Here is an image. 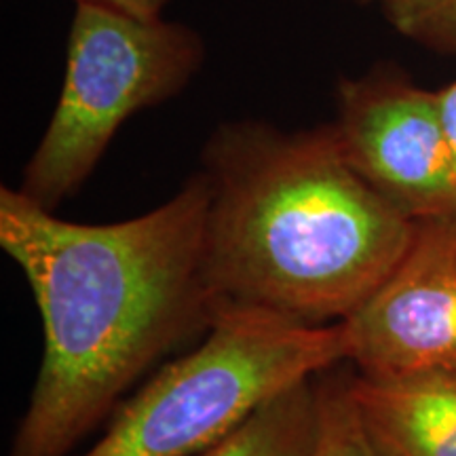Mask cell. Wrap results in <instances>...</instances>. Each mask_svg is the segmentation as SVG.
I'll return each instance as SVG.
<instances>
[{
	"label": "cell",
	"instance_id": "8",
	"mask_svg": "<svg viewBox=\"0 0 456 456\" xmlns=\"http://www.w3.org/2000/svg\"><path fill=\"white\" fill-rule=\"evenodd\" d=\"M317 425V376H313L279 393L197 456H315Z\"/></svg>",
	"mask_w": 456,
	"mask_h": 456
},
{
	"label": "cell",
	"instance_id": "10",
	"mask_svg": "<svg viewBox=\"0 0 456 456\" xmlns=\"http://www.w3.org/2000/svg\"><path fill=\"white\" fill-rule=\"evenodd\" d=\"M379 9L393 30L412 43L456 55V0H353Z\"/></svg>",
	"mask_w": 456,
	"mask_h": 456
},
{
	"label": "cell",
	"instance_id": "1",
	"mask_svg": "<svg viewBox=\"0 0 456 456\" xmlns=\"http://www.w3.org/2000/svg\"><path fill=\"white\" fill-rule=\"evenodd\" d=\"M205 175L110 224L57 218L0 188V245L43 326V357L7 456H68L216 322L205 271Z\"/></svg>",
	"mask_w": 456,
	"mask_h": 456
},
{
	"label": "cell",
	"instance_id": "2",
	"mask_svg": "<svg viewBox=\"0 0 456 456\" xmlns=\"http://www.w3.org/2000/svg\"><path fill=\"white\" fill-rule=\"evenodd\" d=\"M205 271L216 306L302 328L345 322L389 275L414 220L342 157L332 125H222L203 151Z\"/></svg>",
	"mask_w": 456,
	"mask_h": 456
},
{
	"label": "cell",
	"instance_id": "5",
	"mask_svg": "<svg viewBox=\"0 0 456 456\" xmlns=\"http://www.w3.org/2000/svg\"><path fill=\"white\" fill-rule=\"evenodd\" d=\"M332 131L353 171L410 220L456 212V167L437 91L393 72L346 78Z\"/></svg>",
	"mask_w": 456,
	"mask_h": 456
},
{
	"label": "cell",
	"instance_id": "12",
	"mask_svg": "<svg viewBox=\"0 0 456 456\" xmlns=\"http://www.w3.org/2000/svg\"><path fill=\"white\" fill-rule=\"evenodd\" d=\"M77 3H81V0H77ZM83 3H100L140 17H161L169 0H83Z\"/></svg>",
	"mask_w": 456,
	"mask_h": 456
},
{
	"label": "cell",
	"instance_id": "4",
	"mask_svg": "<svg viewBox=\"0 0 456 456\" xmlns=\"http://www.w3.org/2000/svg\"><path fill=\"white\" fill-rule=\"evenodd\" d=\"M203 55L191 28L77 3L60 98L17 191L55 212L98 167L118 127L178 95Z\"/></svg>",
	"mask_w": 456,
	"mask_h": 456
},
{
	"label": "cell",
	"instance_id": "6",
	"mask_svg": "<svg viewBox=\"0 0 456 456\" xmlns=\"http://www.w3.org/2000/svg\"><path fill=\"white\" fill-rule=\"evenodd\" d=\"M340 326L362 376L456 370V212L414 220L406 252Z\"/></svg>",
	"mask_w": 456,
	"mask_h": 456
},
{
	"label": "cell",
	"instance_id": "7",
	"mask_svg": "<svg viewBox=\"0 0 456 456\" xmlns=\"http://www.w3.org/2000/svg\"><path fill=\"white\" fill-rule=\"evenodd\" d=\"M349 391L376 456H456V370L370 379Z\"/></svg>",
	"mask_w": 456,
	"mask_h": 456
},
{
	"label": "cell",
	"instance_id": "3",
	"mask_svg": "<svg viewBox=\"0 0 456 456\" xmlns=\"http://www.w3.org/2000/svg\"><path fill=\"white\" fill-rule=\"evenodd\" d=\"M340 363V323L302 328L222 311L195 346L165 362L114 410L81 456H197L279 393Z\"/></svg>",
	"mask_w": 456,
	"mask_h": 456
},
{
	"label": "cell",
	"instance_id": "11",
	"mask_svg": "<svg viewBox=\"0 0 456 456\" xmlns=\"http://www.w3.org/2000/svg\"><path fill=\"white\" fill-rule=\"evenodd\" d=\"M437 106H440L442 125L446 131V140L456 167V81L437 91Z\"/></svg>",
	"mask_w": 456,
	"mask_h": 456
},
{
	"label": "cell",
	"instance_id": "9",
	"mask_svg": "<svg viewBox=\"0 0 456 456\" xmlns=\"http://www.w3.org/2000/svg\"><path fill=\"white\" fill-rule=\"evenodd\" d=\"M349 372V363H340L317 374L315 456H376L351 399Z\"/></svg>",
	"mask_w": 456,
	"mask_h": 456
}]
</instances>
